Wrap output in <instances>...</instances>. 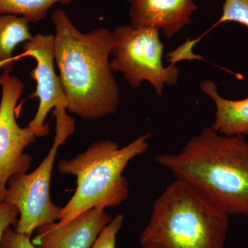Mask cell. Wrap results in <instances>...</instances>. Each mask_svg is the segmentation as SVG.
<instances>
[{
  "label": "cell",
  "mask_w": 248,
  "mask_h": 248,
  "mask_svg": "<svg viewBox=\"0 0 248 248\" xmlns=\"http://www.w3.org/2000/svg\"><path fill=\"white\" fill-rule=\"evenodd\" d=\"M51 20L54 60L68 99L67 110L86 121L116 113L120 93L109 60L114 46L112 32L100 28L81 32L60 9L53 11Z\"/></svg>",
  "instance_id": "obj_1"
},
{
  "label": "cell",
  "mask_w": 248,
  "mask_h": 248,
  "mask_svg": "<svg viewBox=\"0 0 248 248\" xmlns=\"http://www.w3.org/2000/svg\"><path fill=\"white\" fill-rule=\"evenodd\" d=\"M155 161L229 216L248 218V141L206 127L176 154Z\"/></svg>",
  "instance_id": "obj_2"
},
{
  "label": "cell",
  "mask_w": 248,
  "mask_h": 248,
  "mask_svg": "<svg viewBox=\"0 0 248 248\" xmlns=\"http://www.w3.org/2000/svg\"><path fill=\"white\" fill-rule=\"evenodd\" d=\"M230 216L176 179L155 201L143 248H224Z\"/></svg>",
  "instance_id": "obj_3"
},
{
  "label": "cell",
  "mask_w": 248,
  "mask_h": 248,
  "mask_svg": "<svg viewBox=\"0 0 248 248\" xmlns=\"http://www.w3.org/2000/svg\"><path fill=\"white\" fill-rule=\"evenodd\" d=\"M150 138V134L142 135L121 149L112 140H102L73 159L60 160L59 172L75 176L77 189L54 226H66L90 209L117 206L128 200L130 192L124 170L148 150Z\"/></svg>",
  "instance_id": "obj_4"
},
{
  "label": "cell",
  "mask_w": 248,
  "mask_h": 248,
  "mask_svg": "<svg viewBox=\"0 0 248 248\" xmlns=\"http://www.w3.org/2000/svg\"><path fill=\"white\" fill-rule=\"evenodd\" d=\"M113 58L112 71L124 75L133 88H139L142 81H148L158 96H161L165 84L175 86L179 70L175 64H163L164 45L159 38V31L151 28L120 26L112 31Z\"/></svg>",
  "instance_id": "obj_5"
},
{
  "label": "cell",
  "mask_w": 248,
  "mask_h": 248,
  "mask_svg": "<svg viewBox=\"0 0 248 248\" xmlns=\"http://www.w3.org/2000/svg\"><path fill=\"white\" fill-rule=\"evenodd\" d=\"M73 133L70 129L57 128L53 146L40 166L33 172L13 176L8 182L4 202L19 210V218L15 225L18 232L31 236L39 227L58 220L62 208L50 197L52 172L59 147Z\"/></svg>",
  "instance_id": "obj_6"
},
{
  "label": "cell",
  "mask_w": 248,
  "mask_h": 248,
  "mask_svg": "<svg viewBox=\"0 0 248 248\" xmlns=\"http://www.w3.org/2000/svg\"><path fill=\"white\" fill-rule=\"evenodd\" d=\"M0 86V203H2L9 179L28 172L31 168L32 157L24 150L42 136L36 130L28 126L22 128L17 124L16 107L24 91L22 80L12 76L11 71H3Z\"/></svg>",
  "instance_id": "obj_7"
},
{
  "label": "cell",
  "mask_w": 248,
  "mask_h": 248,
  "mask_svg": "<svg viewBox=\"0 0 248 248\" xmlns=\"http://www.w3.org/2000/svg\"><path fill=\"white\" fill-rule=\"evenodd\" d=\"M54 35L37 34L24 43V51L16 57V60L31 57L37 65L31 72V76L37 83L35 93L30 98L38 97V109L35 117L28 127L46 136L50 133L48 124H45L48 112L54 109L53 114L63 113L68 108V101L62 88L59 76L54 68Z\"/></svg>",
  "instance_id": "obj_8"
},
{
  "label": "cell",
  "mask_w": 248,
  "mask_h": 248,
  "mask_svg": "<svg viewBox=\"0 0 248 248\" xmlns=\"http://www.w3.org/2000/svg\"><path fill=\"white\" fill-rule=\"evenodd\" d=\"M112 218L105 209H90L66 226L50 223L39 227L32 243L35 248H91Z\"/></svg>",
  "instance_id": "obj_9"
},
{
  "label": "cell",
  "mask_w": 248,
  "mask_h": 248,
  "mask_svg": "<svg viewBox=\"0 0 248 248\" xmlns=\"http://www.w3.org/2000/svg\"><path fill=\"white\" fill-rule=\"evenodd\" d=\"M130 4V25L162 31L170 39L192 23L191 15L197 9L193 0H126Z\"/></svg>",
  "instance_id": "obj_10"
},
{
  "label": "cell",
  "mask_w": 248,
  "mask_h": 248,
  "mask_svg": "<svg viewBox=\"0 0 248 248\" xmlns=\"http://www.w3.org/2000/svg\"><path fill=\"white\" fill-rule=\"evenodd\" d=\"M200 87L215 102V121L211 127L215 131L226 136L248 134V97L240 100L225 99L218 94L212 80L202 81Z\"/></svg>",
  "instance_id": "obj_11"
},
{
  "label": "cell",
  "mask_w": 248,
  "mask_h": 248,
  "mask_svg": "<svg viewBox=\"0 0 248 248\" xmlns=\"http://www.w3.org/2000/svg\"><path fill=\"white\" fill-rule=\"evenodd\" d=\"M29 23L14 15H0V68L12 72L18 45L31 40Z\"/></svg>",
  "instance_id": "obj_12"
},
{
  "label": "cell",
  "mask_w": 248,
  "mask_h": 248,
  "mask_svg": "<svg viewBox=\"0 0 248 248\" xmlns=\"http://www.w3.org/2000/svg\"><path fill=\"white\" fill-rule=\"evenodd\" d=\"M76 0H0V15H14L29 23L43 20L54 4H71Z\"/></svg>",
  "instance_id": "obj_13"
},
{
  "label": "cell",
  "mask_w": 248,
  "mask_h": 248,
  "mask_svg": "<svg viewBox=\"0 0 248 248\" xmlns=\"http://www.w3.org/2000/svg\"><path fill=\"white\" fill-rule=\"evenodd\" d=\"M227 22H237L248 27V0H225L221 17L212 29Z\"/></svg>",
  "instance_id": "obj_14"
},
{
  "label": "cell",
  "mask_w": 248,
  "mask_h": 248,
  "mask_svg": "<svg viewBox=\"0 0 248 248\" xmlns=\"http://www.w3.org/2000/svg\"><path fill=\"white\" fill-rule=\"evenodd\" d=\"M124 217L117 215L99 233L91 248H116L119 232L123 227Z\"/></svg>",
  "instance_id": "obj_15"
},
{
  "label": "cell",
  "mask_w": 248,
  "mask_h": 248,
  "mask_svg": "<svg viewBox=\"0 0 248 248\" xmlns=\"http://www.w3.org/2000/svg\"><path fill=\"white\" fill-rule=\"evenodd\" d=\"M30 235L18 232L9 227L4 232L0 243V248H35L31 241Z\"/></svg>",
  "instance_id": "obj_16"
},
{
  "label": "cell",
  "mask_w": 248,
  "mask_h": 248,
  "mask_svg": "<svg viewBox=\"0 0 248 248\" xmlns=\"http://www.w3.org/2000/svg\"><path fill=\"white\" fill-rule=\"evenodd\" d=\"M19 216V210L11 204L0 203V243L4 232L11 225H16Z\"/></svg>",
  "instance_id": "obj_17"
}]
</instances>
